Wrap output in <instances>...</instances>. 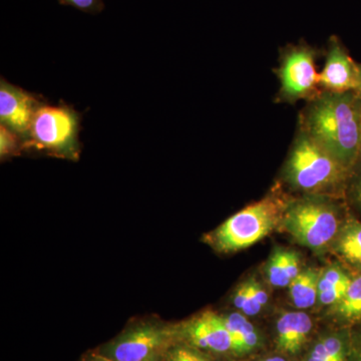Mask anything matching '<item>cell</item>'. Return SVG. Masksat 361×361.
Wrapping results in <instances>:
<instances>
[{
    "mask_svg": "<svg viewBox=\"0 0 361 361\" xmlns=\"http://www.w3.org/2000/svg\"><path fill=\"white\" fill-rule=\"evenodd\" d=\"M299 128L350 171L361 155L358 92L322 90L301 111Z\"/></svg>",
    "mask_w": 361,
    "mask_h": 361,
    "instance_id": "cell-1",
    "label": "cell"
},
{
    "mask_svg": "<svg viewBox=\"0 0 361 361\" xmlns=\"http://www.w3.org/2000/svg\"><path fill=\"white\" fill-rule=\"evenodd\" d=\"M350 171L299 128L282 178L296 193L344 197Z\"/></svg>",
    "mask_w": 361,
    "mask_h": 361,
    "instance_id": "cell-2",
    "label": "cell"
},
{
    "mask_svg": "<svg viewBox=\"0 0 361 361\" xmlns=\"http://www.w3.org/2000/svg\"><path fill=\"white\" fill-rule=\"evenodd\" d=\"M348 214L344 197L304 195L289 200L281 227L299 245L320 253L329 251Z\"/></svg>",
    "mask_w": 361,
    "mask_h": 361,
    "instance_id": "cell-3",
    "label": "cell"
},
{
    "mask_svg": "<svg viewBox=\"0 0 361 361\" xmlns=\"http://www.w3.org/2000/svg\"><path fill=\"white\" fill-rule=\"evenodd\" d=\"M288 202L279 192L271 193L226 220L209 241L221 253L249 248L281 226Z\"/></svg>",
    "mask_w": 361,
    "mask_h": 361,
    "instance_id": "cell-4",
    "label": "cell"
},
{
    "mask_svg": "<svg viewBox=\"0 0 361 361\" xmlns=\"http://www.w3.org/2000/svg\"><path fill=\"white\" fill-rule=\"evenodd\" d=\"M80 116L65 104H42L23 142V149L44 151L51 155L75 160L80 153Z\"/></svg>",
    "mask_w": 361,
    "mask_h": 361,
    "instance_id": "cell-5",
    "label": "cell"
},
{
    "mask_svg": "<svg viewBox=\"0 0 361 361\" xmlns=\"http://www.w3.org/2000/svg\"><path fill=\"white\" fill-rule=\"evenodd\" d=\"M177 341L178 325L142 322L123 330L99 353L113 361H147L163 357Z\"/></svg>",
    "mask_w": 361,
    "mask_h": 361,
    "instance_id": "cell-6",
    "label": "cell"
},
{
    "mask_svg": "<svg viewBox=\"0 0 361 361\" xmlns=\"http://www.w3.org/2000/svg\"><path fill=\"white\" fill-rule=\"evenodd\" d=\"M317 51L310 45L301 42L284 49L281 63L277 70L280 80V102L293 104L300 99L310 101L322 92L319 75L316 71Z\"/></svg>",
    "mask_w": 361,
    "mask_h": 361,
    "instance_id": "cell-7",
    "label": "cell"
},
{
    "mask_svg": "<svg viewBox=\"0 0 361 361\" xmlns=\"http://www.w3.org/2000/svg\"><path fill=\"white\" fill-rule=\"evenodd\" d=\"M179 341L200 349L220 361H238L231 334L222 314L205 311L189 322L178 324Z\"/></svg>",
    "mask_w": 361,
    "mask_h": 361,
    "instance_id": "cell-8",
    "label": "cell"
},
{
    "mask_svg": "<svg viewBox=\"0 0 361 361\" xmlns=\"http://www.w3.org/2000/svg\"><path fill=\"white\" fill-rule=\"evenodd\" d=\"M319 329L307 311H281L267 331L269 349L300 361Z\"/></svg>",
    "mask_w": 361,
    "mask_h": 361,
    "instance_id": "cell-9",
    "label": "cell"
},
{
    "mask_svg": "<svg viewBox=\"0 0 361 361\" xmlns=\"http://www.w3.org/2000/svg\"><path fill=\"white\" fill-rule=\"evenodd\" d=\"M320 90L330 92H360V63L349 56L341 40L332 35L329 42L326 61L319 73Z\"/></svg>",
    "mask_w": 361,
    "mask_h": 361,
    "instance_id": "cell-10",
    "label": "cell"
},
{
    "mask_svg": "<svg viewBox=\"0 0 361 361\" xmlns=\"http://www.w3.org/2000/svg\"><path fill=\"white\" fill-rule=\"evenodd\" d=\"M42 106L37 97L2 78L0 82V122L23 137V142L32 127L35 114Z\"/></svg>",
    "mask_w": 361,
    "mask_h": 361,
    "instance_id": "cell-11",
    "label": "cell"
},
{
    "mask_svg": "<svg viewBox=\"0 0 361 361\" xmlns=\"http://www.w3.org/2000/svg\"><path fill=\"white\" fill-rule=\"evenodd\" d=\"M353 329L326 325L320 327L300 361H350Z\"/></svg>",
    "mask_w": 361,
    "mask_h": 361,
    "instance_id": "cell-12",
    "label": "cell"
},
{
    "mask_svg": "<svg viewBox=\"0 0 361 361\" xmlns=\"http://www.w3.org/2000/svg\"><path fill=\"white\" fill-rule=\"evenodd\" d=\"M231 334L237 360L245 361L269 349L267 331L239 311L222 314Z\"/></svg>",
    "mask_w": 361,
    "mask_h": 361,
    "instance_id": "cell-13",
    "label": "cell"
},
{
    "mask_svg": "<svg viewBox=\"0 0 361 361\" xmlns=\"http://www.w3.org/2000/svg\"><path fill=\"white\" fill-rule=\"evenodd\" d=\"M329 251L353 273H361V221L349 211Z\"/></svg>",
    "mask_w": 361,
    "mask_h": 361,
    "instance_id": "cell-14",
    "label": "cell"
},
{
    "mask_svg": "<svg viewBox=\"0 0 361 361\" xmlns=\"http://www.w3.org/2000/svg\"><path fill=\"white\" fill-rule=\"evenodd\" d=\"M355 273L341 263H332L322 270L318 283L317 305L329 311L345 295Z\"/></svg>",
    "mask_w": 361,
    "mask_h": 361,
    "instance_id": "cell-15",
    "label": "cell"
},
{
    "mask_svg": "<svg viewBox=\"0 0 361 361\" xmlns=\"http://www.w3.org/2000/svg\"><path fill=\"white\" fill-rule=\"evenodd\" d=\"M302 271L300 255L290 249L277 247L265 265V276L274 288H288Z\"/></svg>",
    "mask_w": 361,
    "mask_h": 361,
    "instance_id": "cell-16",
    "label": "cell"
},
{
    "mask_svg": "<svg viewBox=\"0 0 361 361\" xmlns=\"http://www.w3.org/2000/svg\"><path fill=\"white\" fill-rule=\"evenodd\" d=\"M329 324L356 329L361 327V273L353 275L345 295L326 311Z\"/></svg>",
    "mask_w": 361,
    "mask_h": 361,
    "instance_id": "cell-17",
    "label": "cell"
},
{
    "mask_svg": "<svg viewBox=\"0 0 361 361\" xmlns=\"http://www.w3.org/2000/svg\"><path fill=\"white\" fill-rule=\"evenodd\" d=\"M322 270L313 267L305 268L289 285V300L294 310L307 311L317 305L318 283Z\"/></svg>",
    "mask_w": 361,
    "mask_h": 361,
    "instance_id": "cell-18",
    "label": "cell"
},
{
    "mask_svg": "<svg viewBox=\"0 0 361 361\" xmlns=\"http://www.w3.org/2000/svg\"><path fill=\"white\" fill-rule=\"evenodd\" d=\"M344 199L349 211L361 221V155L349 173Z\"/></svg>",
    "mask_w": 361,
    "mask_h": 361,
    "instance_id": "cell-19",
    "label": "cell"
},
{
    "mask_svg": "<svg viewBox=\"0 0 361 361\" xmlns=\"http://www.w3.org/2000/svg\"><path fill=\"white\" fill-rule=\"evenodd\" d=\"M161 361H220L184 341H177L166 351Z\"/></svg>",
    "mask_w": 361,
    "mask_h": 361,
    "instance_id": "cell-20",
    "label": "cell"
},
{
    "mask_svg": "<svg viewBox=\"0 0 361 361\" xmlns=\"http://www.w3.org/2000/svg\"><path fill=\"white\" fill-rule=\"evenodd\" d=\"M232 303L235 310L251 319L262 316L265 312L252 298L246 280L240 283L233 292Z\"/></svg>",
    "mask_w": 361,
    "mask_h": 361,
    "instance_id": "cell-21",
    "label": "cell"
},
{
    "mask_svg": "<svg viewBox=\"0 0 361 361\" xmlns=\"http://www.w3.org/2000/svg\"><path fill=\"white\" fill-rule=\"evenodd\" d=\"M23 149V140L18 134L9 130L6 126H0V155L4 159L16 155Z\"/></svg>",
    "mask_w": 361,
    "mask_h": 361,
    "instance_id": "cell-22",
    "label": "cell"
},
{
    "mask_svg": "<svg viewBox=\"0 0 361 361\" xmlns=\"http://www.w3.org/2000/svg\"><path fill=\"white\" fill-rule=\"evenodd\" d=\"M246 281L252 298L263 310H267V306L269 305L270 295L264 285L258 281L255 276L249 277Z\"/></svg>",
    "mask_w": 361,
    "mask_h": 361,
    "instance_id": "cell-23",
    "label": "cell"
},
{
    "mask_svg": "<svg viewBox=\"0 0 361 361\" xmlns=\"http://www.w3.org/2000/svg\"><path fill=\"white\" fill-rule=\"evenodd\" d=\"M63 6L75 7L78 11L90 14L102 13L104 8L103 0H59Z\"/></svg>",
    "mask_w": 361,
    "mask_h": 361,
    "instance_id": "cell-24",
    "label": "cell"
},
{
    "mask_svg": "<svg viewBox=\"0 0 361 361\" xmlns=\"http://www.w3.org/2000/svg\"><path fill=\"white\" fill-rule=\"evenodd\" d=\"M245 361H299L289 356L283 355V353H278V351L267 349L259 355L253 356Z\"/></svg>",
    "mask_w": 361,
    "mask_h": 361,
    "instance_id": "cell-25",
    "label": "cell"
},
{
    "mask_svg": "<svg viewBox=\"0 0 361 361\" xmlns=\"http://www.w3.org/2000/svg\"><path fill=\"white\" fill-rule=\"evenodd\" d=\"M350 361H361V327L353 329V346Z\"/></svg>",
    "mask_w": 361,
    "mask_h": 361,
    "instance_id": "cell-26",
    "label": "cell"
},
{
    "mask_svg": "<svg viewBox=\"0 0 361 361\" xmlns=\"http://www.w3.org/2000/svg\"><path fill=\"white\" fill-rule=\"evenodd\" d=\"M82 361H113L111 360L110 358L106 357L104 355H102L101 353H87L84 356Z\"/></svg>",
    "mask_w": 361,
    "mask_h": 361,
    "instance_id": "cell-27",
    "label": "cell"
},
{
    "mask_svg": "<svg viewBox=\"0 0 361 361\" xmlns=\"http://www.w3.org/2000/svg\"><path fill=\"white\" fill-rule=\"evenodd\" d=\"M358 104H360V118H361V92H358Z\"/></svg>",
    "mask_w": 361,
    "mask_h": 361,
    "instance_id": "cell-28",
    "label": "cell"
},
{
    "mask_svg": "<svg viewBox=\"0 0 361 361\" xmlns=\"http://www.w3.org/2000/svg\"><path fill=\"white\" fill-rule=\"evenodd\" d=\"M147 361H161V358H156V360H147Z\"/></svg>",
    "mask_w": 361,
    "mask_h": 361,
    "instance_id": "cell-29",
    "label": "cell"
},
{
    "mask_svg": "<svg viewBox=\"0 0 361 361\" xmlns=\"http://www.w3.org/2000/svg\"><path fill=\"white\" fill-rule=\"evenodd\" d=\"M360 82H361V65L360 63ZM360 92H361V90H360Z\"/></svg>",
    "mask_w": 361,
    "mask_h": 361,
    "instance_id": "cell-30",
    "label": "cell"
}]
</instances>
